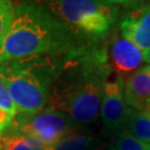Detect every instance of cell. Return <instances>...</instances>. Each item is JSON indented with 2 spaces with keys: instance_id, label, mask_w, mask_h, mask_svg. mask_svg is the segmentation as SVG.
Segmentation results:
<instances>
[{
  "instance_id": "12",
  "label": "cell",
  "mask_w": 150,
  "mask_h": 150,
  "mask_svg": "<svg viewBox=\"0 0 150 150\" xmlns=\"http://www.w3.org/2000/svg\"><path fill=\"white\" fill-rule=\"evenodd\" d=\"M126 130H128L137 139L150 144V110L137 111L131 109Z\"/></svg>"
},
{
  "instance_id": "10",
  "label": "cell",
  "mask_w": 150,
  "mask_h": 150,
  "mask_svg": "<svg viewBox=\"0 0 150 150\" xmlns=\"http://www.w3.org/2000/svg\"><path fill=\"white\" fill-rule=\"evenodd\" d=\"M97 145L95 136L82 132H71L43 150H93Z\"/></svg>"
},
{
  "instance_id": "17",
  "label": "cell",
  "mask_w": 150,
  "mask_h": 150,
  "mask_svg": "<svg viewBox=\"0 0 150 150\" xmlns=\"http://www.w3.org/2000/svg\"><path fill=\"white\" fill-rule=\"evenodd\" d=\"M144 61L147 62V64H150V49L144 51Z\"/></svg>"
},
{
  "instance_id": "5",
  "label": "cell",
  "mask_w": 150,
  "mask_h": 150,
  "mask_svg": "<svg viewBox=\"0 0 150 150\" xmlns=\"http://www.w3.org/2000/svg\"><path fill=\"white\" fill-rule=\"evenodd\" d=\"M75 129L76 123L67 115L47 106L35 113L18 112L9 130L29 136L48 147L75 132Z\"/></svg>"
},
{
  "instance_id": "11",
  "label": "cell",
  "mask_w": 150,
  "mask_h": 150,
  "mask_svg": "<svg viewBox=\"0 0 150 150\" xmlns=\"http://www.w3.org/2000/svg\"><path fill=\"white\" fill-rule=\"evenodd\" d=\"M38 140L29 136L7 130L0 136V150H43Z\"/></svg>"
},
{
  "instance_id": "18",
  "label": "cell",
  "mask_w": 150,
  "mask_h": 150,
  "mask_svg": "<svg viewBox=\"0 0 150 150\" xmlns=\"http://www.w3.org/2000/svg\"><path fill=\"white\" fill-rule=\"evenodd\" d=\"M109 150H113V149H112V148H111V149H109Z\"/></svg>"
},
{
  "instance_id": "14",
  "label": "cell",
  "mask_w": 150,
  "mask_h": 150,
  "mask_svg": "<svg viewBox=\"0 0 150 150\" xmlns=\"http://www.w3.org/2000/svg\"><path fill=\"white\" fill-rule=\"evenodd\" d=\"M16 7L11 0H0V49L10 30Z\"/></svg>"
},
{
  "instance_id": "2",
  "label": "cell",
  "mask_w": 150,
  "mask_h": 150,
  "mask_svg": "<svg viewBox=\"0 0 150 150\" xmlns=\"http://www.w3.org/2000/svg\"><path fill=\"white\" fill-rule=\"evenodd\" d=\"M74 30L36 1L16 7L12 25L0 49V64L47 54L66 52Z\"/></svg>"
},
{
  "instance_id": "7",
  "label": "cell",
  "mask_w": 150,
  "mask_h": 150,
  "mask_svg": "<svg viewBox=\"0 0 150 150\" xmlns=\"http://www.w3.org/2000/svg\"><path fill=\"white\" fill-rule=\"evenodd\" d=\"M121 37L140 50L150 49V2L137 4L120 21Z\"/></svg>"
},
{
  "instance_id": "16",
  "label": "cell",
  "mask_w": 150,
  "mask_h": 150,
  "mask_svg": "<svg viewBox=\"0 0 150 150\" xmlns=\"http://www.w3.org/2000/svg\"><path fill=\"white\" fill-rule=\"evenodd\" d=\"M100 1L113 6L123 5V6H129V7H134L137 4H139V0H100Z\"/></svg>"
},
{
  "instance_id": "15",
  "label": "cell",
  "mask_w": 150,
  "mask_h": 150,
  "mask_svg": "<svg viewBox=\"0 0 150 150\" xmlns=\"http://www.w3.org/2000/svg\"><path fill=\"white\" fill-rule=\"evenodd\" d=\"M113 150H150V144L137 139L128 130H125L117 136Z\"/></svg>"
},
{
  "instance_id": "4",
  "label": "cell",
  "mask_w": 150,
  "mask_h": 150,
  "mask_svg": "<svg viewBox=\"0 0 150 150\" xmlns=\"http://www.w3.org/2000/svg\"><path fill=\"white\" fill-rule=\"evenodd\" d=\"M72 30L101 38L111 30L118 19L117 6L100 0H36Z\"/></svg>"
},
{
  "instance_id": "6",
  "label": "cell",
  "mask_w": 150,
  "mask_h": 150,
  "mask_svg": "<svg viewBox=\"0 0 150 150\" xmlns=\"http://www.w3.org/2000/svg\"><path fill=\"white\" fill-rule=\"evenodd\" d=\"M131 108L127 105L123 95V79L116 77L108 80L102 95L100 117L108 134L119 136L126 130Z\"/></svg>"
},
{
  "instance_id": "1",
  "label": "cell",
  "mask_w": 150,
  "mask_h": 150,
  "mask_svg": "<svg viewBox=\"0 0 150 150\" xmlns=\"http://www.w3.org/2000/svg\"><path fill=\"white\" fill-rule=\"evenodd\" d=\"M58 66L49 89L48 106L67 115L76 125L93 122L101 107L110 69L98 52L69 54Z\"/></svg>"
},
{
  "instance_id": "8",
  "label": "cell",
  "mask_w": 150,
  "mask_h": 150,
  "mask_svg": "<svg viewBox=\"0 0 150 150\" xmlns=\"http://www.w3.org/2000/svg\"><path fill=\"white\" fill-rule=\"evenodd\" d=\"M110 62L117 77L125 80L142 66L144 51L122 37L115 38L110 48Z\"/></svg>"
},
{
  "instance_id": "3",
  "label": "cell",
  "mask_w": 150,
  "mask_h": 150,
  "mask_svg": "<svg viewBox=\"0 0 150 150\" xmlns=\"http://www.w3.org/2000/svg\"><path fill=\"white\" fill-rule=\"evenodd\" d=\"M43 56L0 64V79L18 112L35 113L48 106L50 85L59 64Z\"/></svg>"
},
{
  "instance_id": "13",
  "label": "cell",
  "mask_w": 150,
  "mask_h": 150,
  "mask_svg": "<svg viewBox=\"0 0 150 150\" xmlns=\"http://www.w3.org/2000/svg\"><path fill=\"white\" fill-rule=\"evenodd\" d=\"M17 113L16 105L12 101L5 83L0 79V136L10 129Z\"/></svg>"
},
{
  "instance_id": "9",
  "label": "cell",
  "mask_w": 150,
  "mask_h": 150,
  "mask_svg": "<svg viewBox=\"0 0 150 150\" xmlns=\"http://www.w3.org/2000/svg\"><path fill=\"white\" fill-rule=\"evenodd\" d=\"M123 95L131 109L150 110V64L141 66L123 80Z\"/></svg>"
}]
</instances>
